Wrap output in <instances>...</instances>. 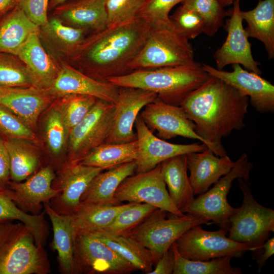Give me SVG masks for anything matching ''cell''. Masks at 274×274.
<instances>
[{
  "label": "cell",
  "mask_w": 274,
  "mask_h": 274,
  "mask_svg": "<svg viewBox=\"0 0 274 274\" xmlns=\"http://www.w3.org/2000/svg\"><path fill=\"white\" fill-rule=\"evenodd\" d=\"M249 98L221 79L211 76L181 102L208 148L218 156L226 152L221 142L245 126Z\"/></svg>",
  "instance_id": "1"
},
{
  "label": "cell",
  "mask_w": 274,
  "mask_h": 274,
  "mask_svg": "<svg viewBox=\"0 0 274 274\" xmlns=\"http://www.w3.org/2000/svg\"><path fill=\"white\" fill-rule=\"evenodd\" d=\"M150 27L138 17L93 33L74 52L87 71L85 74L101 82L130 73V64L144 45Z\"/></svg>",
  "instance_id": "2"
},
{
  "label": "cell",
  "mask_w": 274,
  "mask_h": 274,
  "mask_svg": "<svg viewBox=\"0 0 274 274\" xmlns=\"http://www.w3.org/2000/svg\"><path fill=\"white\" fill-rule=\"evenodd\" d=\"M210 76L197 62L193 65L166 66L139 70L112 77L107 82L117 87H129L155 92L162 101L180 106L190 92L203 84Z\"/></svg>",
  "instance_id": "3"
},
{
  "label": "cell",
  "mask_w": 274,
  "mask_h": 274,
  "mask_svg": "<svg viewBox=\"0 0 274 274\" xmlns=\"http://www.w3.org/2000/svg\"><path fill=\"white\" fill-rule=\"evenodd\" d=\"M50 265L44 246L21 222L0 220V274H47Z\"/></svg>",
  "instance_id": "4"
},
{
  "label": "cell",
  "mask_w": 274,
  "mask_h": 274,
  "mask_svg": "<svg viewBox=\"0 0 274 274\" xmlns=\"http://www.w3.org/2000/svg\"><path fill=\"white\" fill-rule=\"evenodd\" d=\"M197 63L189 40L178 32L171 22L150 28L144 45L131 61L129 68L132 72Z\"/></svg>",
  "instance_id": "5"
},
{
  "label": "cell",
  "mask_w": 274,
  "mask_h": 274,
  "mask_svg": "<svg viewBox=\"0 0 274 274\" xmlns=\"http://www.w3.org/2000/svg\"><path fill=\"white\" fill-rule=\"evenodd\" d=\"M243 194L242 206L229 219L228 237L248 245L254 258L262 251L270 232L274 231V211L259 203L254 198L249 181L237 179Z\"/></svg>",
  "instance_id": "6"
},
{
  "label": "cell",
  "mask_w": 274,
  "mask_h": 274,
  "mask_svg": "<svg viewBox=\"0 0 274 274\" xmlns=\"http://www.w3.org/2000/svg\"><path fill=\"white\" fill-rule=\"evenodd\" d=\"M167 212L157 209L127 235L149 250L156 263L183 233L192 227L208 223L205 217L190 213L166 219Z\"/></svg>",
  "instance_id": "7"
},
{
  "label": "cell",
  "mask_w": 274,
  "mask_h": 274,
  "mask_svg": "<svg viewBox=\"0 0 274 274\" xmlns=\"http://www.w3.org/2000/svg\"><path fill=\"white\" fill-rule=\"evenodd\" d=\"M252 168L253 164L249 161L247 155L243 153L235 161L230 171L221 178L211 189L194 198L183 213L203 216L220 228L228 231L229 219L237 208L229 204L227 195L234 180L242 178L249 181Z\"/></svg>",
  "instance_id": "8"
},
{
  "label": "cell",
  "mask_w": 274,
  "mask_h": 274,
  "mask_svg": "<svg viewBox=\"0 0 274 274\" xmlns=\"http://www.w3.org/2000/svg\"><path fill=\"white\" fill-rule=\"evenodd\" d=\"M114 109L115 104L97 99L84 118L70 130L68 155L64 165L80 162L92 150L105 143L112 127Z\"/></svg>",
  "instance_id": "9"
},
{
  "label": "cell",
  "mask_w": 274,
  "mask_h": 274,
  "mask_svg": "<svg viewBox=\"0 0 274 274\" xmlns=\"http://www.w3.org/2000/svg\"><path fill=\"white\" fill-rule=\"evenodd\" d=\"M228 231L203 229L201 225L186 231L175 242L179 254L192 260H209L230 256L239 258L247 251H251L247 244L233 241L227 236Z\"/></svg>",
  "instance_id": "10"
},
{
  "label": "cell",
  "mask_w": 274,
  "mask_h": 274,
  "mask_svg": "<svg viewBox=\"0 0 274 274\" xmlns=\"http://www.w3.org/2000/svg\"><path fill=\"white\" fill-rule=\"evenodd\" d=\"M76 273L126 274L136 269L93 233L76 230Z\"/></svg>",
  "instance_id": "11"
},
{
  "label": "cell",
  "mask_w": 274,
  "mask_h": 274,
  "mask_svg": "<svg viewBox=\"0 0 274 274\" xmlns=\"http://www.w3.org/2000/svg\"><path fill=\"white\" fill-rule=\"evenodd\" d=\"M115 197L120 203H145L176 216L185 215L169 196L161 175L160 164L151 170L125 178L118 187Z\"/></svg>",
  "instance_id": "12"
},
{
  "label": "cell",
  "mask_w": 274,
  "mask_h": 274,
  "mask_svg": "<svg viewBox=\"0 0 274 274\" xmlns=\"http://www.w3.org/2000/svg\"><path fill=\"white\" fill-rule=\"evenodd\" d=\"M233 5L230 18L223 25L227 33L226 39L214 54L217 68L221 70L226 65L238 64L260 75V64L253 57L251 44L243 25L239 1H235Z\"/></svg>",
  "instance_id": "13"
},
{
  "label": "cell",
  "mask_w": 274,
  "mask_h": 274,
  "mask_svg": "<svg viewBox=\"0 0 274 274\" xmlns=\"http://www.w3.org/2000/svg\"><path fill=\"white\" fill-rule=\"evenodd\" d=\"M118 93L112 127L105 142L107 144L136 141L133 129L135 120L141 110L157 97L155 92L129 87H118Z\"/></svg>",
  "instance_id": "14"
},
{
  "label": "cell",
  "mask_w": 274,
  "mask_h": 274,
  "mask_svg": "<svg viewBox=\"0 0 274 274\" xmlns=\"http://www.w3.org/2000/svg\"><path fill=\"white\" fill-rule=\"evenodd\" d=\"M144 122L157 136L166 140L178 136L197 140L206 145L197 134L194 123L180 106L166 104L158 97L147 104L140 112Z\"/></svg>",
  "instance_id": "15"
},
{
  "label": "cell",
  "mask_w": 274,
  "mask_h": 274,
  "mask_svg": "<svg viewBox=\"0 0 274 274\" xmlns=\"http://www.w3.org/2000/svg\"><path fill=\"white\" fill-rule=\"evenodd\" d=\"M232 65L233 71L227 72L207 64L202 68L210 76L231 85L249 98L251 105L261 113L274 112V86L259 75L243 69L238 64Z\"/></svg>",
  "instance_id": "16"
},
{
  "label": "cell",
  "mask_w": 274,
  "mask_h": 274,
  "mask_svg": "<svg viewBox=\"0 0 274 274\" xmlns=\"http://www.w3.org/2000/svg\"><path fill=\"white\" fill-rule=\"evenodd\" d=\"M103 170L80 163L64 165L52 183V187L59 192L50 200L51 207L59 214L71 215L80 204L81 197L92 180Z\"/></svg>",
  "instance_id": "17"
},
{
  "label": "cell",
  "mask_w": 274,
  "mask_h": 274,
  "mask_svg": "<svg viewBox=\"0 0 274 274\" xmlns=\"http://www.w3.org/2000/svg\"><path fill=\"white\" fill-rule=\"evenodd\" d=\"M134 125L138 145V157L135 160L136 173L151 170L171 157L201 152L208 148L203 143L176 144L158 138L147 127L140 114Z\"/></svg>",
  "instance_id": "18"
},
{
  "label": "cell",
  "mask_w": 274,
  "mask_h": 274,
  "mask_svg": "<svg viewBox=\"0 0 274 274\" xmlns=\"http://www.w3.org/2000/svg\"><path fill=\"white\" fill-rule=\"evenodd\" d=\"M56 177L49 166L40 168L24 182L10 181L8 187L10 196L22 211L32 215L40 214L42 203L49 202L59 191L52 187Z\"/></svg>",
  "instance_id": "19"
},
{
  "label": "cell",
  "mask_w": 274,
  "mask_h": 274,
  "mask_svg": "<svg viewBox=\"0 0 274 274\" xmlns=\"http://www.w3.org/2000/svg\"><path fill=\"white\" fill-rule=\"evenodd\" d=\"M54 97L69 94H82L115 104L118 97V87L108 82L96 80L68 65L59 69L50 87L45 90Z\"/></svg>",
  "instance_id": "20"
},
{
  "label": "cell",
  "mask_w": 274,
  "mask_h": 274,
  "mask_svg": "<svg viewBox=\"0 0 274 274\" xmlns=\"http://www.w3.org/2000/svg\"><path fill=\"white\" fill-rule=\"evenodd\" d=\"M53 99L45 90L34 86H0V105L13 113L33 131L40 115L50 106Z\"/></svg>",
  "instance_id": "21"
},
{
  "label": "cell",
  "mask_w": 274,
  "mask_h": 274,
  "mask_svg": "<svg viewBox=\"0 0 274 274\" xmlns=\"http://www.w3.org/2000/svg\"><path fill=\"white\" fill-rule=\"evenodd\" d=\"M189 179L194 195L207 191L214 183L228 173L235 164L226 155L218 156L209 148L186 154Z\"/></svg>",
  "instance_id": "22"
},
{
  "label": "cell",
  "mask_w": 274,
  "mask_h": 274,
  "mask_svg": "<svg viewBox=\"0 0 274 274\" xmlns=\"http://www.w3.org/2000/svg\"><path fill=\"white\" fill-rule=\"evenodd\" d=\"M16 56L28 69L37 87L46 90L58 74L59 70L41 44L39 31L28 37Z\"/></svg>",
  "instance_id": "23"
},
{
  "label": "cell",
  "mask_w": 274,
  "mask_h": 274,
  "mask_svg": "<svg viewBox=\"0 0 274 274\" xmlns=\"http://www.w3.org/2000/svg\"><path fill=\"white\" fill-rule=\"evenodd\" d=\"M45 213L52 225L53 237L52 248L57 253L59 271L63 274L76 273L75 262V238L76 230L69 215L56 212L49 202L43 203Z\"/></svg>",
  "instance_id": "24"
},
{
  "label": "cell",
  "mask_w": 274,
  "mask_h": 274,
  "mask_svg": "<svg viewBox=\"0 0 274 274\" xmlns=\"http://www.w3.org/2000/svg\"><path fill=\"white\" fill-rule=\"evenodd\" d=\"M106 0H73L56 7L55 13L73 25L93 33L107 27Z\"/></svg>",
  "instance_id": "25"
},
{
  "label": "cell",
  "mask_w": 274,
  "mask_h": 274,
  "mask_svg": "<svg viewBox=\"0 0 274 274\" xmlns=\"http://www.w3.org/2000/svg\"><path fill=\"white\" fill-rule=\"evenodd\" d=\"M136 167L135 161H132L99 173L90 183L81 197V202L121 204L116 198V191L125 178L135 173Z\"/></svg>",
  "instance_id": "26"
},
{
  "label": "cell",
  "mask_w": 274,
  "mask_h": 274,
  "mask_svg": "<svg viewBox=\"0 0 274 274\" xmlns=\"http://www.w3.org/2000/svg\"><path fill=\"white\" fill-rule=\"evenodd\" d=\"M160 168L172 200L183 213L195 198L187 174L186 154L177 155L162 161Z\"/></svg>",
  "instance_id": "27"
},
{
  "label": "cell",
  "mask_w": 274,
  "mask_h": 274,
  "mask_svg": "<svg viewBox=\"0 0 274 274\" xmlns=\"http://www.w3.org/2000/svg\"><path fill=\"white\" fill-rule=\"evenodd\" d=\"M244 28L248 37L255 38L264 46L268 58H274V0H258L252 10L241 11Z\"/></svg>",
  "instance_id": "28"
},
{
  "label": "cell",
  "mask_w": 274,
  "mask_h": 274,
  "mask_svg": "<svg viewBox=\"0 0 274 274\" xmlns=\"http://www.w3.org/2000/svg\"><path fill=\"white\" fill-rule=\"evenodd\" d=\"M36 31L39 26L16 5L0 21V52L16 56L28 37Z\"/></svg>",
  "instance_id": "29"
},
{
  "label": "cell",
  "mask_w": 274,
  "mask_h": 274,
  "mask_svg": "<svg viewBox=\"0 0 274 274\" xmlns=\"http://www.w3.org/2000/svg\"><path fill=\"white\" fill-rule=\"evenodd\" d=\"M131 203L110 205L81 202L70 216L76 230L93 232L109 226L119 213Z\"/></svg>",
  "instance_id": "30"
},
{
  "label": "cell",
  "mask_w": 274,
  "mask_h": 274,
  "mask_svg": "<svg viewBox=\"0 0 274 274\" xmlns=\"http://www.w3.org/2000/svg\"><path fill=\"white\" fill-rule=\"evenodd\" d=\"M93 233L130 262L136 269L148 274L156 263L151 252L130 237L98 231Z\"/></svg>",
  "instance_id": "31"
},
{
  "label": "cell",
  "mask_w": 274,
  "mask_h": 274,
  "mask_svg": "<svg viewBox=\"0 0 274 274\" xmlns=\"http://www.w3.org/2000/svg\"><path fill=\"white\" fill-rule=\"evenodd\" d=\"M10 161V180L24 181L39 169L40 158L28 141L4 140Z\"/></svg>",
  "instance_id": "32"
},
{
  "label": "cell",
  "mask_w": 274,
  "mask_h": 274,
  "mask_svg": "<svg viewBox=\"0 0 274 274\" xmlns=\"http://www.w3.org/2000/svg\"><path fill=\"white\" fill-rule=\"evenodd\" d=\"M138 151L137 140L123 144L104 143L92 150L79 163L107 170L135 161Z\"/></svg>",
  "instance_id": "33"
},
{
  "label": "cell",
  "mask_w": 274,
  "mask_h": 274,
  "mask_svg": "<svg viewBox=\"0 0 274 274\" xmlns=\"http://www.w3.org/2000/svg\"><path fill=\"white\" fill-rule=\"evenodd\" d=\"M45 212L38 215H30L23 211L13 200L8 189L0 190V220H17L32 231L37 244L44 246L48 232Z\"/></svg>",
  "instance_id": "34"
},
{
  "label": "cell",
  "mask_w": 274,
  "mask_h": 274,
  "mask_svg": "<svg viewBox=\"0 0 274 274\" xmlns=\"http://www.w3.org/2000/svg\"><path fill=\"white\" fill-rule=\"evenodd\" d=\"M175 256L173 274H241L240 267L231 265L230 256L209 260H192L182 257L175 243L170 247Z\"/></svg>",
  "instance_id": "35"
},
{
  "label": "cell",
  "mask_w": 274,
  "mask_h": 274,
  "mask_svg": "<svg viewBox=\"0 0 274 274\" xmlns=\"http://www.w3.org/2000/svg\"><path fill=\"white\" fill-rule=\"evenodd\" d=\"M181 4L193 9L201 17L204 24L203 33L210 37L214 36L224 25V18L230 14L219 0H186Z\"/></svg>",
  "instance_id": "36"
},
{
  "label": "cell",
  "mask_w": 274,
  "mask_h": 274,
  "mask_svg": "<svg viewBox=\"0 0 274 274\" xmlns=\"http://www.w3.org/2000/svg\"><path fill=\"white\" fill-rule=\"evenodd\" d=\"M157 209L147 203L132 202L119 213L109 226L100 231L115 235H126Z\"/></svg>",
  "instance_id": "37"
},
{
  "label": "cell",
  "mask_w": 274,
  "mask_h": 274,
  "mask_svg": "<svg viewBox=\"0 0 274 274\" xmlns=\"http://www.w3.org/2000/svg\"><path fill=\"white\" fill-rule=\"evenodd\" d=\"M44 131L50 152L54 156H58L66 145L69 134L58 105L48 111L44 121Z\"/></svg>",
  "instance_id": "38"
},
{
  "label": "cell",
  "mask_w": 274,
  "mask_h": 274,
  "mask_svg": "<svg viewBox=\"0 0 274 274\" xmlns=\"http://www.w3.org/2000/svg\"><path fill=\"white\" fill-rule=\"evenodd\" d=\"M13 55L0 52V86H34L33 78L26 66Z\"/></svg>",
  "instance_id": "39"
},
{
  "label": "cell",
  "mask_w": 274,
  "mask_h": 274,
  "mask_svg": "<svg viewBox=\"0 0 274 274\" xmlns=\"http://www.w3.org/2000/svg\"><path fill=\"white\" fill-rule=\"evenodd\" d=\"M97 99L92 96L82 94H69L61 97L58 106L69 131L84 118Z\"/></svg>",
  "instance_id": "40"
},
{
  "label": "cell",
  "mask_w": 274,
  "mask_h": 274,
  "mask_svg": "<svg viewBox=\"0 0 274 274\" xmlns=\"http://www.w3.org/2000/svg\"><path fill=\"white\" fill-rule=\"evenodd\" d=\"M186 0H145L137 17L144 21L150 28L171 23L169 13L177 5Z\"/></svg>",
  "instance_id": "41"
},
{
  "label": "cell",
  "mask_w": 274,
  "mask_h": 274,
  "mask_svg": "<svg viewBox=\"0 0 274 274\" xmlns=\"http://www.w3.org/2000/svg\"><path fill=\"white\" fill-rule=\"evenodd\" d=\"M176 29L188 40L194 39L204 32V22L193 9L182 4L169 16Z\"/></svg>",
  "instance_id": "42"
},
{
  "label": "cell",
  "mask_w": 274,
  "mask_h": 274,
  "mask_svg": "<svg viewBox=\"0 0 274 274\" xmlns=\"http://www.w3.org/2000/svg\"><path fill=\"white\" fill-rule=\"evenodd\" d=\"M0 134L4 140L22 139L37 142L35 131L29 128L18 117L0 105Z\"/></svg>",
  "instance_id": "43"
},
{
  "label": "cell",
  "mask_w": 274,
  "mask_h": 274,
  "mask_svg": "<svg viewBox=\"0 0 274 274\" xmlns=\"http://www.w3.org/2000/svg\"><path fill=\"white\" fill-rule=\"evenodd\" d=\"M145 0H106L107 26L120 24L133 20Z\"/></svg>",
  "instance_id": "44"
},
{
  "label": "cell",
  "mask_w": 274,
  "mask_h": 274,
  "mask_svg": "<svg viewBox=\"0 0 274 274\" xmlns=\"http://www.w3.org/2000/svg\"><path fill=\"white\" fill-rule=\"evenodd\" d=\"M45 27L49 30L58 41L64 44L74 53L85 39V31L73 26L65 25L60 19L56 18L48 20V23Z\"/></svg>",
  "instance_id": "45"
},
{
  "label": "cell",
  "mask_w": 274,
  "mask_h": 274,
  "mask_svg": "<svg viewBox=\"0 0 274 274\" xmlns=\"http://www.w3.org/2000/svg\"><path fill=\"white\" fill-rule=\"evenodd\" d=\"M50 0H18L17 5L38 26L46 27L48 23L47 10Z\"/></svg>",
  "instance_id": "46"
},
{
  "label": "cell",
  "mask_w": 274,
  "mask_h": 274,
  "mask_svg": "<svg viewBox=\"0 0 274 274\" xmlns=\"http://www.w3.org/2000/svg\"><path fill=\"white\" fill-rule=\"evenodd\" d=\"M10 181V158L5 140L0 136V190H6Z\"/></svg>",
  "instance_id": "47"
},
{
  "label": "cell",
  "mask_w": 274,
  "mask_h": 274,
  "mask_svg": "<svg viewBox=\"0 0 274 274\" xmlns=\"http://www.w3.org/2000/svg\"><path fill=\"white\" fill-rule=\"evenodd\" d=\"M174 265L175 256L170 247L157 260L154 269L148 274H172Z\"/></svg>",
  "instance_id": "48"
},
{
  "label": "cell",
  "mask_w": 274,
  "mask_h": 274,
  "mask_svg": "<svg viewBox=\"0 0 274 274\" xmlns=\"http://www.w3.org/2000/svg\"><path fill=\"white\" fill-rule=\"evenodd\" d=\"M274 253V238L267 239L263 244L262 251L254 258L257 264L258 272H260L266 261Z\"/></svg>",
  "instance_id": "49"
},
{
  "label": "cell",
  "mask_w": 274,
  "mask_h": 274,
  "mask_svg": "<svg viewBox=\"0 0 274 274\" xmlns=\"http://www.w3.org/2000/svg\"><path fill=\"white\" fill-rule=\"evenodd\" d=\"M18 0H0V14H4L14 8Z\"/></svg>",
  "instance_id": "50"
},
{
  "label": "cell",
  "mask_w": 274,
  "mask_h": 274,
  "mask_svg": "<svg viewBox=\"0 0 274 274\" xmlns=\"http://www.w3.org/2000/svg\"><path fill=\"white\" fill-rule=\"evenodd\" d=\"M69 0H50L49 6L51 8H56Z\"/></svg>",
  "instance_id": "51"
},
{
  "label": "cell",
  "mask_w": 274,
  "mask_h": 274,
  "mask_svg": "<svg viewBox=\"0 0 274 274\" xmlns=\"http://www.w3.org/2000/svg\"><path fill=\"white\" fill-rule=\"evenodd\" d=\"M220 4L224 7H227L233 5V3L236 1L240 0H219Z\"/></svg>",
  "instance_id": "52"
},
{
  "label": "cell",
  "mask_w": 274,
  "mask_h": 274,
  "mask_svg": "<svg viewBox=\"0 0 274 274\" xmlns=\"http://www.w3.org/2000/svg\"><path fill=\"white\" fill-rule=\"evenodd\" d=\"M2 14H0V16H2Z\"/></svg>",
  "instance_id": "53"
}]
</instances>
